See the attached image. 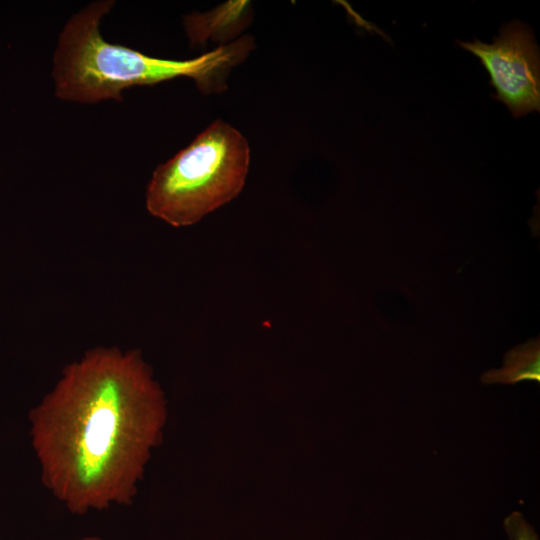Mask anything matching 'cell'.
Returning <instances> with one entry per match:
<instances>
[{"label":"cell","instance_id":"obj_6","mask_svg":"<svg viewBox=\"0 0 540 540\" xmlns=\"http://www.w3.org/2000/svg\"><path fill=\"white\" fill-rule=\"evenodd\" d=\"M230 5L219 7L217 11L207 14H192L184 20L187 35L192 44L202 43L212 34L222 32V35L229 30L226 28L233 26L237 20L231 18L239 17L246 8V2H231Z\"/></svg>","mask_w":540,"mask_h":540},{"label":"cell","instance_id":"obj_7","mask_svg":"<svg viewBox=\"0 0 540 540\" xmlns=\"http://www.w3.org/2000/svg\"><path fill=\"white\" fill-rule=\"evenodd\" d=\"M504 527L510 540H538V536L519 512L511 513L504 520Z\"/></svg>","mask_w":540,"mask_h":540},{"label":"cell","instance_id":"obj_2","mask_svg":"<svg viewBox=\"0 0 540 540\" xmlns=\"http://www.w3.org/2000/svg\"><path fill=\"white\" fill-rule=\"evenodd\" d=\"M113 5L109 0L91 3L64 26L53 56L58 98L80 103L121 101L127 88L179 77L193 79L204 93L221 92L232 68L254 48L253 38L244 36L189 60L151 57L104 40L99 24Z\"/></svg>","mask_w":540,"mask_h":540},{"label":"cell","instance_id":"obj_8","mask_svg":"<svg viewBox=\"0 0 540 540\" xmlns=\"http://www.w3.org/2000/svg\"><path fill=\"white\" fill-rule=\"evenodd\" d=\"M80 540H103V539L99 537L89 536V537L82 538Z\"/></svg>","mask_w":540,"mask_h":540},{"label":"cell","instance_id":"obj_4","mask_svg":"<svg viewBox=\"0 0 540 540\" xmlns=\"http://www.w3.org/2000/svg\"><path fill=\"white\" fill-rule=\"evenodd\" d=\"M458 43L480 59L496 90L494 98L514 117L540 110L539 50L528 26L512 21L502 26L490 44L478 39Z\"/></svg>","mask_w":540,"mask_h":540},{"label":"cell","instance_id":"obj_3","mask_svg":"<svg viewBox=\"0 0 540 540\" xmlns=\"http://www.w3.org/2000/svg\"><path fill=\"white\" fill-rule=\"evenodd\" d=\"M249 163L246 138L216 120L155 169L146 190V208L171 226L193 225L240 194Z\"/></svg>","mask_w":540,"mask_h":540},{"label":"cell","instance_id":"obj_1","mask_svg":"<svg viewBox=\"0 0 540 540\" xmlns=\"http://www.w3.org/2000/svg\"><path fill=\"white\" fill-rule=\"evenodd\" d=\"M30 418L45 486L85 514L132 502L166 402L140 351L97 347L63 369Z\"/></svg>","mask_w":540,"mask_h":540},{"label":"cell","instance_id":"obj_5","mask_svg":"<svg viewBox=\"0 0 540 540\" xmlns=\"http://www.w3.org/2000/svg\"><path fill=\"white\" fill-rule=\"evenodd\" d=\"M523 380L540 382V341L532 339L505 354L501 369H492L481 376L484 384H516Z\"/></svg>","mask_w":540,"mask_h":540}]
</instances>
